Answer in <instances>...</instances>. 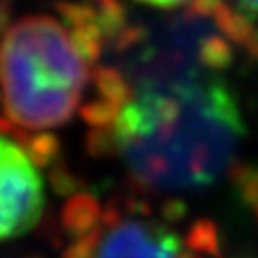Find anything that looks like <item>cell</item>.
<instances>
[{
    "label": "cell",
    "mask_w": 258,
    "mask_h": 258,
    "mask_svg": "<svg viewBox=\"0 0 258 258\" xmlns=\"http://www.w3.org/2000/svg\"><path fill=\"white\" fill-rule=\"evenodd\" d=\"M62 258H220L215 226L189 220L170 203L76 194L62 211Z\"/></svg>",
    "instance_id": "cell-3"
},
{
    "label": "cell",
    "mask_w": 258,
    "mask_h": 258,
    "mask_svg": "<svg viewBox=\"0 0 258 258\" xmlns=\"http://www.w3.org/2000/svg\"><path fill=\"white\" fill-rule=\"evenodd\" d=\"M114 64H106L127 88L157 86L222 76L235 56V43L217 20L215 0H196L176 15L149 24H132L110 47Z\"/></svg>",
    "instance_id": "cell-4"
},
{
    "label": "cell",
    "mask_w": 258,
    "mask_h": 258,
    "mask_svg": "<svg viewBox=\"0 0 258 258\" xmlns=\"http://www.w3.org/2000/svg\"><path fill=\"white\" fill-rule=\"evenodd\" d=\"M118 0H74L0 35V103L9 123L47 132L74 118L88 78L127 24Z\"/></svg>",
    "instance_id": "cell-2"
},
{
    "label": "cell",
    "mask_w": 258,
    "mask_h": 258,
    "mask_svg": "<svg viewBox=\"0 0 258 258\" xmlns=\"http://www.w3.org/2000/svg\"><path fill=\"white\" fill-rule=\"evenodd\" d=\"M45 209V183L32 153L0 134V241L30 232Z\"/></svg>",
    "instance_id": "cell-5"
},
{
    "label": "cell",
    "mask_w": 258,
    "mask_h": 258,
    "mask_svg": "<svg viewBox=\"0 0 258 258\" xmlns=\"http://www.w3.org/2000/svg\"><path fill=\"white\" fill-rule=\"evenodd\" d=\"M82 114L95 153L114 157L140 189L198 191L220 181L245 136L237 93L222 76L127 88L97 67Z\"/></svg>",
    "instance_id": "cell-1"
},
{
    "label": "cell",
    "mask_w": 258,
    "mask_h": 258,
    "mask_svg": "<svg viewBox=\"0 0 258 258\" xmlns=\"http://www.w3.org/2000/svg\"><path fill=\"white\" fill-rule=\"evenodd\" d=\"M235 20L237 45L258 58V0H224Z\"/></svg>",
    "instance_id": "cell-6"
},
{
    "label": "cell",
    "mask_w": 258,
    "mask_h": 258,
    "mask_svg": "<svg viewBox=\"0 0 258 258\" xmlns=\"http://www.w3.org/2000/svg\"><path fill=\"white\" fill-rule=\"evenodd\" d=\"M140 5H147V7H155V9H185V7H191L196 0H136Z\"/></svg>",
    "instance_id": "cell-7"
},
{
    "label": "cell",
    "mask_w": 258,
    "mask_h": 258,
    "mask_svg": "<svg viewBox=\"0 0 258 258\" xmlns=\"http://www.w3.org/2000/svg\"><path fill=\"white\" fill-rule=\"evenodd\" d=\"M9 0H0V35L7 28V22H9Z\"/></svg>",
    "instance_id": "cell-8"
}]
</instances>
